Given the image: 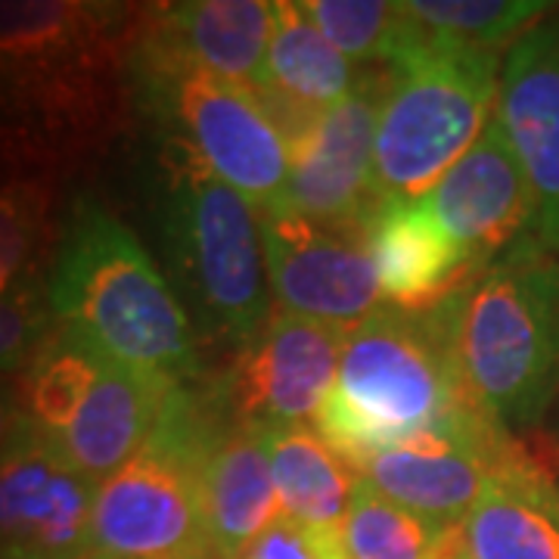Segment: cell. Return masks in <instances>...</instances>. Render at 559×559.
<instances>
[{
    "instance_id": "2",
    "label": "cell",
    "mask_w": 559,
    "mask_h": 559,
    "mask_svg": "<svg viewBox=\"0 0 559 559\" xmlns=\"http://www.w3.org/2000/svg\"><path fill=\"white\" fill-rule=\"evenodd\" d=\"M50 311L103 355L165 385L200 380L197 330L153 255L97 197H79L47 283Z\"/></svg>"
},
{
    "instance_id": "29",
    "label": "cell",
    "mask_w": 559,
    "mask_h": 559,
    "mask_svg": "<svg viewBox=\"0 0 559 559\" xmlns=\"http://www.w3.org/2000/svg\"><path fill=\"white\" fill-rule=\"evenodd\" d=\"M554 432H557V441H559V404H557V423H554Z\"/></svg>"
},
{
    "instance_id": "28",
    "label": "cell",
    "mask_w": 559,
    "mask_h": 559,
    "mask_svg": "<svg viewBox=\"0 0 559 559\" xmlns=\"http://www.w3.org/2000/svg\"><path fill=\"white\" fill-rule=\"evenodd\" d=\"M20 423H22V414H20V401H16V389L0 385V454L7 451L10 439L16 436Z\"/></svg>"
},
{
    "instance_id": "24",
    "label": "cell",
    "mask_w": 559,
    "mask_h": 559,
    "mask_svg": "<svg viewBox=\"0 0 559 559\" xmlns=\"http://www.w3.org/2000/svg\"><path fill=\"white\" fill-rule=\"evenodd\" d=\"M407 13L432 38L476 50H510L538 22L550 16L547 0H404Z\"/></svg>"
},
{
    "instance_id": "23",
    "label": "cell",
    "mask_w": 559,
    "mask_h": 559,
    "mask_svg": "<svg viewBox=\"0 0 559 559\" xmlns=\"http://www.w3.org/2000/svg\"><path fill=\"white\" fill-rule=\"evenodd\" d=\"M301 13L340 50L364 69H389L423 35L407 3L385 0H299Z\"/></svg>"
},
{
    "instance_id": "20",
    "label": "cell",
    "mask_w": 559,
    "mask_h": 559,
    "mask_svg": "<svg viewBox=\"0 0 559 559\" xmlns=\"http://www.w3.org/2000/svg\"><path fill=\"white\" fill-rule=\"evenodd\" d=\"M202 503L215 559H230L283 516L264 429L234 426L215 441L202 466Z\"/></svg>"
},
{
    "instance_id": "12",
    "label": "cell",
    "mask_w": 559,
    "mask_h": 559,
    "mask_svg": "<svg viewBox=\"0 0 559 559\" xmlns=\"http://www.w3.org/2000/svg\"><path fill=\"white\" fill-rule=\"evenodd\" d=\"M417 200L476 271L532 237V190L498 116Z\"/></svg>"
},
{
    "instance_id": "7",
    "label": "cell",
    "mask_w": 559,
    "mask_h": 559,
    "mask_svg": "<svg viewBox=\"0 0 559 559\" xmlns=\"http://www.w3.org/2000/svg\"><path fill=\"white\" fill-rule=\"evenodd\" d=\"M140 106L175 146L187 150L255 209L280 202L293 153L255 91L180 62L128 53Z\"/></svg>"
},
{
    "instance_id": "1",
    "label": "cell",
    "mask_w": 559,
    "mask_h": 559,
    "mask_svg": "<svg viewBox=\"0 0 559 559\" xmlns=\"http://www.w3.org/2000/svg\"><path fill=\"white\" fill-rule=\"evenodd\" d=\"M469 401L520 436L559 404V255L525 237L436 305Z\"/></svg>"
},
{
    "instance_id": "4",
    "label": "cell",
    "mask_w": 559,
    "mask_h": 559,
    "mask_svg": "<svg viewBox=\"0 0 559 559\" xmlns=\"http://www.w3.org/2000/svg\"><path fill=\"white\" fill-rule=\"evenodd\" d=\"M230 429L212 385H175L146 444L94 491L91 557L215 559L202 466Z\"/></svg>"
},
{
    "instance_id": "22",
    "label": "cell",
    "mask_w": 559,
    "mask_h": 559,
    "mask_svg": "<svg viewBox=\"0 0 559 559\" xmlns=\"http://www.w3.org/2000/svg\"><path fill=\"white\" fill-rule=\"evenodd\" d=\"M340 540L345 559H451L454 525L426 520L360 479Z\"/></svg>"
},
{
    "instance_id": "3",
    "label": "cell",
    "mask_w": 559,
    "mask_h": 559,
    "mask_svg": "<svg viewBox=\"0 0 559 559\" xmlns=\"http://www.w3.org/2000/svg\"><path fill=\"white\" fill-rule=\"evenodd\" d=\"M488 419L469 401L429 311L377 308L348 330L314 429L342 457H367L441 429Z\"/></svg>"
},
{
    "instance_id": "21",
    "label": "cell",
    "mask_w": 559,
    "mask_h": 559,
    "mask_svg": "<svg viewBox=\"0 0 559 559\" xmlns=\"http://www.w3.org/2000/svg\"><path fill=\"white\" fill-rule=\"evenodd\" d=\"M280 513L286 520L340 535L360 469L311 426L264 429Z\"/></svg>"
},
{
    "instance_id": "16",
    "label": "cell",
    "mask_w": 559,
    "mask_h": 559,
    "mask_svg": "<svg viewBox=\"0 0 559 559\" xmlns=\"http://www.w3.org/2000/svg\"><path fill=\"white\" fill-rule=\"evenodd\" d=\"M364 72L367 69L345 60L320 35L318 25L301 13L299 0L274 3L264 79L255 87V97L286 138L289 153L326 109H333L358 87Z\"/></svg>"
},
{
    "instance_id": "5",
    "label": "cell",
    "mask_w": 559,
    "mask_h": 559,
    "mask_svg": "<svg viewBox=\"0 0 559 559\" xmlns=\"http://www.w3.org/2000/svg\"><path fill=\"white\" fill-rule=\"evenodd\" d=\"M500 72V53L429 32L385 69L373 200H417L479 140L498 109Z\"/></svg>"
},
{
    "instance_id": "8",
    "label": "cell",
    "mask_w": 559,
    "mask_h": 559,
    "mask_svg": "<svg viewBox=\"0 0 559 559\" xmlns=\"http://www.w3.org/2000/svg\"><path fill=\"white\" fill-rule=\"evenodd\" d=\"M348 330L277 311L261 326L227 373L212 385L230 426L283 429L318 419L326 401Z\"/></svg>"
},
{
    "instance_id": "15",
    "label": "cell",
    "mask_w": 559,
    "mask_h": 559,
    "mask_svg": "<svg viewBox=\"0 0 559 559\" xmlns=\"http://www.w3.org/2000/svg\"><path fill=\"white\" fill-rule=\"evenodd\" d=\"M274 25L267 0H187L159 3L140 13L131 32V53L180 62L255 91Z\"/></svg>"
},
{
    "instance_id": "30",
    "label": "cell",
    "mask_w": 559,
    "mask_h": 559,
    "mask_svg": "<svg viewBox=\"0 0 559 559\" xmlns=\"http://www.w3.org/2000/svg\"><path fill=\"white\" fill-rule=\"evenodd\" d=\"M91 559H100V557H91Z\"/></svg>"
},
{
    "instance_id": "11",
    "label": "cell",
    "mask_w": 559,
    "mask_h": 559,
    "mask_svg": "<svg viewBox=\"0 0 559 559\" xmlns=\"http://www.w3.org/2000/svg\"><path fill=\"white\" fill-rule=\"evenodd\" d=\"M385 81V69H367L358 87L320 116L293 150L289 180L274 205L330 227L364 224L377 205L373 143Z\"/></svg>"
},
{
    "instance_id": "6",
    "label": "cell",
    "mask_w": 559,
    "mask_h": 559,
    "mask_svg": "<svg viewBox=\"0 0 559 559\" xmlns=\"http://www.w3.org/2000/svg\"><path fill=\"white\" fill-rule=\"evenodd\" d=\"M252 209L187 150L168 146L162 178L165 242L205 326L240 348L271 320V283L259 212Z\"/></svg>"
},
{
    "instance_id": "13",
    "label": "cell",
    "mask_w": 559,
    "mask_h": 559,
    "mask_svg": "<svg viewBox=\"0 0 559 559\" xmlns=\"http://www.w3.org/2000/svg\"><path fill=\"white\" fill-rule=\"evenodd\" d=\"M516 436L491 419L441 429L385 448L360 463V479L401 507L441 525H460L491 476L520 451Z\"/></svg>"
},
{
    "instance_id": "9",
    "label": "cell",
    "mask_w": 559,
    "mask_h": 559,
    "mask_svg": "<svg viewBox=\"0 0 559 559\" xmlns=\"http://www.w3.org/2000/svg\"><path fill=\"white\" fill-rule=\"evenodd\" d=\"M259 224L267 283L280 311L352 330L382 308L364 224L330 227L286 205L261 209Z\"/></svg>"
},
{
    "instance_id": "27",
    "label": "cell",
    "mask_w": 559,
    "mask_h": 559,
    "mask_svg": "<svg viewBox=\"0 0 559 559\" xmlns=\"http://www.w3.org/2000/svg\"><path fill=\"white\" fill-rule=\"evenodd\" d=\"M230 559H345L340 535L280 516Z\"/></svg>"
},
{
    "instance_id": "10",
    "label": "cell",
    "mask_w": 559,
    "mask_h": 559,
    "mask_svg": "<svg viewBox=\"0 0 559 559\" xmlns=\"http://www.w3.org/2000/svg\"><path fill=\"white\" fill-rule=\"evenodd\" d=\"M94 491L25 419L0 454V559H91Z\"/></svg>"
},
{
    "instance_id": "19",
    "label": "cell",
    "mask_w": 559,
    "mask_h": 559,
    "mask_svg": "<svg viewBox=\"0 0 559 559\" xmlns=\"http://www.w3.org/2000/svg\"><path fill=\"white\" fill-rule=\"evenodd\" d=\"M171 389L175 385L106 358L75 404L66 429L50 444L87 479L100 485L153 436Z\"/></svg>"
},
{
    "instance_id": "14",
    "label": "cell",
    "mask_w": 559,
    "mask_h": 559,
    "mask_svg": "<svg viewBox=\"0 0 559 559\" xmlns=\"http://www.w3.org/2000/svg\"><path fill=\"white\" fill-rule=\"evenodd\" d=\"M498 116L532 202V240L559 255V20L547 16L503 57Z\"/></svg>"
},
{
    "instance_id": "26",
    "label": "cell",
    "mask_w": 559,
    "mask_h": 559,
    "mask_svg": "<svg viewBox=\"0 0 559 559\" xmlns=\"http://www.w3.org/2000/svg\"><path fill=\"white\" fill-rule=\"evenodd\" d=\"M57 318L50 299L35 277L0 296V373H22L44 340L53 333Z\"/></svg>"
},
{
    "instance_id": "25",
    "label": "cell",
    "mask_w": 559,
    "mask_h": 559,
    "mask_svg": "<svg viewBox=\"0 0 559 559\" xmlns=\"http://www.w3.org/2000/svg\"><path fill=\"white\" fill-rule=\"evenodd\" d=\"M50 215V187L35 171L0 165V296L32 280Z\"/></svg>"
},
{
    "instance_id": "17",
    "label": "cell",
    "mask_w": 559,
    "mask_h": 559,
    "mask_svg": "<svg viewBox=\"0 0 559 559\" xmlns=\"http://www.w3.org/2000/svg\"><path fill=\"white\" fill-rule=\"evenodd\" d=\"M451 559H559V479L520 448L454 525Z\"/></svg>"
},
{
    "instance_id": "18",
    "label": "cell",
    "mask_w": 559,
    "mask_h": 559,
    "mask_svg": "<svg viewBox=\"0 0 559 559\" xmlns=\"http://www.w3.org/2000/svg\"><path fill=\"white\" fill-rule=\"evenodd\" d=\"M364 240L382 299L401 311H432L479 274L419 200L377 202L364 218Z\"/></svg>"
}]
</instances>
